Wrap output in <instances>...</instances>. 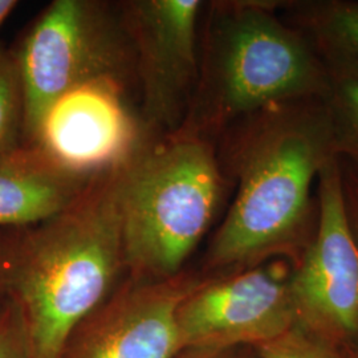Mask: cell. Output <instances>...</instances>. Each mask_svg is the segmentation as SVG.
<instances>
[{
    "label": "cell",
    "mask_w": 358,
    "mask_h": 358,
    "mask_svg": "<svg viewBox=\"0 0 358 358\" xmlns=\"http://www.w3.org/2000/svg\"><path fill=\"white\" fill-rule=\"evenodd\" d=\"M350 358H358V350L353 352V353H352V356H350Z\"/></svg>",
    "instance_id": "44dd1931"
},
{
    "label": "cell",
    "mask_w": 358,
    "mask_h": 358,
    "mask_svg": "<svg viewBox=\"0 0 358 358\" xmlns=\"http://www.w3.org/2000/svg\"><path fill=\"white\" fill-rule=\"evenodd\" d=\"M219 143V164L236 194L210 243L206 268L224 276L271 260L297 267L317 231L313 185L337 158L322 100L271 103L232 124Z\"/></svg>",
    "instance_id": "6da1fadb"
},
{
    "label": "cell",
    "mask_w": 358,
    "mask_h": 358,
    "mask_svg": "<svg viewBox=\"0 0 358 358\" xmlns=\"http://www.w3.org/2000/svg\"><path fill=\"white\" fill-rule=\"evenodd\" d=\"M7 299V294L4 292V288H3V282H1V276H0V308L3 307L4 301Z\"/></svg>",
    "instance_id": "ffe728a7"
},
{
    "label": "cell",
    "mask_w": 358,
    "mask_h": 358,
    "mask_svg": "<svg viewBox=\"0 0 358 358\" xmlns=\"http://www.w3.org/2000/svg\"><path fill=\"white\" fill-rule=\"evenodd\" d=\"M201 0H136L125 6L124 22L134 50L150 122L183 125L199 77L198 20Z\"/></svg>",
    "instance_id": "ba28073f"
},
{
    "label": "cell",
    "mask_w": 358,
    "mask_h": 358,
    "mask_svg": "<svg viewBox=\"0 0 358 358\" xmlns=\"http://www.w3.org/2000/svg\"><path fill=\"white\" fill-rule=\"evenodd\" d=\"M24 128V93L13 51L0 45V154L22 143Z\"/></svg>",
    "instance_id": "5bb4252c"
},
{
    "label": "cell",
    "mask_w": 358,
    "mask_h": 358,
    "mask_svg": "<svg viewBox=\"0 0 358 358\" xmlns=\"http://www.w3.org/2000/svg\"><path fill=\"white\" fill-rule=\"evenodd\" d=\"M230 350L227 352H206V353H195L194 358H231Z\"/></svg>",
    "instance_id": "d6986e66"
},
{
    "label": "cell",
    "mask_w": 358,
    "mask_h": 358,
    "mask_svg": "<svg viewBox=\"0 0 358 358\" xmlns=\"http://www.w3.org/2000/svg\"><path fill=\"white\" fill-rule=\"evenodd\" d=\"M122 88L117 81H96L71 90L53 105L34 146L94 178L125 166L141 149Z\"/></svg>",
    "instance_id": "9c48e42d"
},
{
    "label": "cell",
    "mask_w": 358,
    "mask_h": 358,
    "mask_svg": "<svg viewBox=\"0 0 358 358\" xmlns=\"http://www.w3.org/2000/svg\"><path fill=\"white\" fill-rule=\"evenodd\" d=\"M0 358H29L20 310L8 297L0 308Z\"/></svg>",
    "instance_id": "2e32d148"
},
{
    "label": "cell",
    "mask_w": 358,
    "mask_h": 358,
    "mask_svg": "<svg viewBox=\"0 0 358 358\" xmlns=\"http://www.w3.org/2000/svg\"><path fill=\"white\" fill-rule=\"evenodd\" d=\"M201 280L174 278L125 294L78 338L66 358H173L182 348L177 313Z\"/></svg>",
    "instance_id": "30bf717a"
},
{
    "label": "cell",
    "mask_w": 358,
    "mask_h": 358,
    "mask_svg": "<svg viewBox=\"0 0 358 358\" xmlns=\"http://www.w3.org/2000/svg\"><path fill=\"white\" fill-rule=\"evenodd\" d=\"M99 178L65 167L34 145L0 154V229L29 227L63 214Z\"/></svg>",
    "instance_id": "8fae6325"
},
{
    "label": "cell",
    "mask_w": 358,
    "mask_h": 358,
    "mask_svg": "<svg viewBox=\"0 0 358 358\" xmlns=\"http://www.w3.org/2000/svg\"><path fill=\"white\" fill-rule=\"evenodd\" d=\"M226 182L207 138L180 131L140 150L117 171L125 264L143 276L177 278L211 226Z\"/></svg>",
    "instance_id": "277c9868"
},
{
    "label": "cell",
    "mask_w": 358,
    "mask_h": 358,
    "mask_svg": "<svg viewBox=\"0 0 358 358\" xmlns=\"http://www.w3.org/2000/svg\"><path fill=\"white\" fill-rule=\"evenodd\" d=\"M257 358H259V357H257Z\"/></svg>",
    "instance_id": "7402d4cb"
},
{
    "label": "cell",
    "mask_w": 358,
    "mask_h": 358,
    "mask_svg": "<svg viewBox=\"0 0 358 358\" xmlns=\"http://www.w3.org/2000/svg\"><path fill=\"white\" fill-rule=\"evenodd\" d=\"M278 11L317 55L358 62V0H278Z\"/></svg>",
    "instance_id": "7c38bea8"
},
{
    "label": "cell",
    "mask_w": 358,
    "mask_h": 358,
    "mask_svg": "<svg viewBox=\"0 0 358 358\" xmlns=\"http://www.w3.org/2000/svg\"><path fill=\"white\" fill-rule=\"evenodd\" d=\"M315 239L292 271L296 320L344 350H358V245L346 217L338 159L317 178Z\"/></svg>",
    "instance_id": "52a82bcc"
},
{
    "label": "cell",
    "mask_w": 358,
    "mask_h": 358,
    "mask_svg": "<svg viewBox=\"0 0 358 358\" xmlns=\"http://www.w3.org/2000/svg\"><path fill=\"white\" fill-rule=\"evenodd\" d=\"M17 1L15 0H0V26L7 20L10 13L16 8Z\"/></svg>",
    "instance_id": "ac0fdd59"
},
{
    "label": "cell",
    "mask_w": 358,
    "mask_h": 358,
    "mask_svg": "<svg viewBox=\"0 0 358 358\" xmlns=\"http://www.w3.org/2000/svg\"><path fill=\"white\" fill-rule=\"evenodd\" d=\"M317 56L325 71L327 88L321 100L329 115L336 157L358 166V62Z\"/></svg>",
    "instance_id": "4fadbf2b"
},
{
    "label": "cell",
    "mask_w": 358,
    "mask_h": 358,
    "mask_svg": "<svg viewBox=\"0 0 358 358\" xmlns=\"http://www.w3.org/2000/svg\"><path fill=\"white\" fill-rule=\"evenodd\" d=\"M340 166L343 199L346 217L358 245V166L344 158H337Z\"/></svg>",
    "instance_id": "e0dca14e"
},
{
    "label": "cell",
    "mask_w": 358,
    "mask_h": 358,
    "mask_svg": "<svg viewBox=\"0 0 358 358\" xmlns=\"http://www.w3.org/2000/svg\"><path fill=\"white\" fill-rule=\"evenodd\" d=\"M292 271L285 260H271L199 282L178 308L182 348L227 352L263 345L288 332L297 322Z\"/></svg>",
    "instance_id": "8992f818"
},
{
    "label": "cell",
    "mask_w": 358,
    "mask_h": 358,
    "mask_svg": "<svg viewBox=\"0 0 358 358\" xmlns=\"http://www.w3.org/2000/svg\"><path fill=\"white\" fill-rule=\"evenodd\" d=\"M199 77L180 131L213 141L271 103L322 97L317 53L278 11V0L211 1Z\"/></svg>",
    "instance_id": "3957f363"
},
{
    "label": "cell",
    "mask_w": 358,
    "mask_h": 358,
    "mask_svg": "<svg viewBox=\"0 0 358 358\" xmlns=\"http://www.w3.org/2000/svg\"><path fill=\"white\" fill-rule=\"evenodd\" d=\"M13 52L24 93L27 145H35L53 105L96 81L124 84L136 66L125 22L99 1L56 0L38 15Z\"/></svg>",
    "instance_id": "5b68a950"
},
{
    "label": "cell",
    "mask_w": 358,
    "mask_h": 358,
    "mask_svg": "<svg viewBox=\"0 0 358 358\" xmlns=\"http://www.w3.org/2000/svg\"><path fill=\"white\" fill-rule=\"evenodd\" d=\"M255 349L259 358H350L356 352L332 345L299 324H294L280 337Z\"/></svg>",
    "instance_id": "9a60e30c"
},
{
    "label": "cell",
    "mask_w": 358,
    "mask_h": 358,
    "mask_svg": "<svg viewBox=\"0 0 358 358\" xmlns=\"http://www.w3.org/2000/svg\"><path fill=\"white\" fill-rule=\"evenodd\" d=\"M117 171L63 214L0 235L1 282L20 310L29 358H63L125 264Z\"/></svg>",
    "instance_id": "7a4b0ae2"
}]
</instances>
